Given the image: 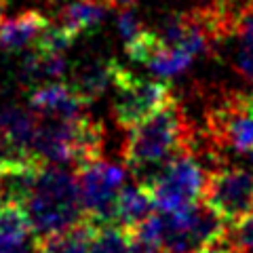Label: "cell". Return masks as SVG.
<instances>
[{
    "mask_svg": "<svg viewBox=\"0 0 253 253\" xmlns=\"http://www.w3.org/2000/svg\"><path fill=\"white\" fill-rule=\"evenodd\" d=\"M194 150L196 131L184 108L173 97L165 108L129 129L123 146V161L137 181L150 184L167 163Z\"/></svg>",
    "mask_w": 253,
    "mask_h": 253,
    "instance_id": "obj_1",
    "label": "cell"
},
{
    "mask_svg": "<svg viewBox=\"0 0 253 253\" xmlns=\"http://www.w3.org/2000/svg\"><path fill=\"white\" fill-rule=\"evenodd\" d=\"M34 236L68 230L84 219L78 179L59 165L38 169L28 196L21 201Z\"/></svg>",
    "mask_w": 253,
    "mask_h": 253,
    "instance_id": "obj_2",
    "label": "cell"
},
{
    "mask_svg": "<svg viewBox=\"0 0 253 253\" xmlns=\"http://www.w3.org/2000/svg\"><path fill=\"white\" fill-rule=\"evenodd\" d=\"M205 135L207 152L221 163H226L224 152H253V97L234 91L211 104L205 116Z\"/></svg>",
    "mask_w": 253,
    "mask_h": 253,
    "instance_id": "obj_3",
    "label": "cell"
},
{
    "mask_svg": "<svg viewBox=\"0 0 253 253\" xmlns=\"http://www.w3.org/2000/svg\"><path fill=\"white\" fill-rule=\"evenodd\" d=\"M165 234L161 253H201L224 241L228 224L203 201L184 211H163Z\"/></svg>",
    "mask_w": 253,
    "mask_h": 253,
    "instance_id": "obj_4",
    "label": "cell"
},
{
    "mask_svg": "<svg viewBox=\"0 0 253 253\" xmlns=\"http://www.w3.org/2000/svg\"><path fill=\"white\" fill-rule=\"evenodd\" d=\"M114 101L112 116L123 129L139 125L152 116L161 108H165L173 99L171 86L161 81H146L137 78L131 70L116 61L114 70Z\"/></svg>",
    "mask_w": 253,
    "mask_h": 253,
    "instance_id": "obj_5",
    "label": "cell"
},
{
    "mask_svg": "<svg viewBox=\"0 0 253 253\" xmlns=\"http://www.w3.org/2000/svg\"><path fill=\"white\" fill-rule=\"evenodd\" d=\"M207 173L196 152H186L173 158L150 181L156 207L163 211H184L203 201Z\"/></svg>",
    "mask_w": 253,
    "mask_h": 253,
    "instance_id": "obj_6",
    "label": "cell"
},
{
    "mask_svg": "<svg viewBox=\"0 0 253 253\" xmlns=\"http://www.w3.org/2000/svg\"><path fill=\"white\" fill-rule=\"evenodd\" d=\"M81 201L84 207V217L93 226L118 224L116 203L118 194L125 188V169L104 158L76 169Z\"/></svg>",
    "mask_w": 253,
    "mask_h": 253,
    "instance_id": "obj_7",
    "label": "cell"
},
{
    "mask_svg": "<svg viewBox=\"0 0 253 253\" xmlns=\"http://www.w3.org/2000/svg\"><path fill=\"white\" fill-rule=\"evenodd\" d=\"M203 203L226 224H236L253 213V171L221 163L207 171Z\"/></svg>",
    "mask_w": 253,
    "mask_h": 253,
    "instance_id": "obj_8",
    "label": "cell"
},
{
    "mask_svg": "<svg viewBox=\"0 0 253 253\" xmlns=\"http://www.w3.org/2000/svg\"><path fill=\"white\" fill-rule=\"evenodd\" d=\"M86 101L70 83L49 81L36 84L30 93V108L46 118H76L86 112Z\"/></svg>",
    "mask_w": 253,
    "mask_h": 253,
    "instance_id": "obj_9",
    "label": "cell"
},
{
    "mask_svg": "<svg viewBox=\"0 0 253 253\" xmlns=\"http://www.w3.org/2000/svg\"><path fill=\"white\" fill-rule=\"evenodd\" d=\"M51 19L41 11H21L15 17L0 19V51L15 53L32 49L42 32L51 26Z\"/></svg>",
    "mask_w": 253,
    "mask_h": 253,
    "instance_id": "obj_10",
    "label": "cell"
},
{
    "mask_svg": "<svg viewBox=\"0 0 253 253\" xmlns=\"http://www.w3.org/2000/svg\"><path fill=\"white\" fill-rule=\"evenodd\" d=\"M114 70H116L114 59L89 57L84 61L74 63V68H70V76H72L70 84L91 104V101H95L106 93L108 86L114 84Z\"/></svg>",
    "mask_w": 253,
    "mask_h": 253,
    "instance_id": "obj_11",
    "label": "cell"
},
{
    "mask_svg": "<svg viewBox=\"0 0 253 253\" xmlns=\"http://www.w3.org/2000/svg\"><path fill=\"white\" fill-rule=\"evenodd\" d=\"M156 209L158 207L150 186L135 181V184L123 188L121 194H118V203H116L118 226H123L125 230H133L135 226H139L141 221L152 215Z\"/></svg>",
    "mask_w": 253,
    "mask_h": 253,
    "instance_id": "obj_12",
    "label": "cell"
},
{
    "mask_svg": "<svg viewBox=\"0 0 253 253\" xmlns=\"http://www.w3.org/2000/svg\"><path fill=\"white\" fill-rule=\"evenodd\" d=\"M95 228L89 219H83L68 230L44 234V236H34V251L36 253H89L91 239Z\"/></svg>",
    "mask_w": 253,
    "mask_h": 253,
    "instance_id": "obj_13",
    "label": "cell"
},
{
    "mask_svg": "<svg viewBox=\"0 0 253 253\" xmlns=\"http://www.w3.org/2000/svg\"><path fill=\"white\" fill-rule=\"evenodd\" d=\"M106 2H91V0H78V2H70L61 6L55 15V26L66 30L72 38H78L81 34L95 30L101 26L106 19Z\"/></svg>",
    "mask_w": 253,
    "mask_h": 253,
    "instance_id": "obj_14",
    "label": "cell"
},
{
    "mask_svg": "<svg viewBox=\"0 0 253 253\" xmlns=\"http://www.w3.org/2000/svg\"><path fill=\"white\" fill-rule=\"evenodd\" d=\"M70 72V63L63 53H49L30 49L21 63V83L23 84H42L49 81H59Z\"/></svg>",
    "mask_w": 253,
    "mask_h": 253,
    "instance_id": "obj_15",
    "label": "cell"
},
{
    "mask_svg": "<svg viewBox=\"0 0 253 253\" xmlns=\"http://www.w3.org/2000/svg\"><path fill=\"white\" fill-rule=\"evenodd\" d=\"M106 129L93 116L83 114L76 118V137H74V167H83L93 161H99L104 154Z\"/></svg>",
    "mask_w": 253,
    "mask_h": 253,
    "instance_id": "obj_16",
    "label": "cell"
},
{
    "mask_svg": "<svg viewBox=\"0 0 253 253\" xmlns=\"http://www.w3.org/2000/svg\"><path fill=\"white\" fill-rule=\"evenodd\" d=\"M28 236H34L28 219L19 203L0 205V253H6L19 245H26Z\"/></svg>",
    "mask_w": 253,
    "mask_h": 253,
    "instance_id": "obj_17",
    "label": "cell"
},
{
    "mask_svg": "<svg viewBox=\"0 0 253 253\" xmlns=\"http://www.w3.org/2000/svg\"><path fill=\"white\" fill-rule=\"evenodd\" d=\"M234 70L253 84V2L245 9L234 28Z\"/></svg>",
    "mask_w": 253,
    "mask_h": 253,
    "instance_id": "obj_18",
    "label": "cell"
},
{
    "mask_svg": "<svg viewBox=\"0 0 253 253\" xmlns=\"http://www.w3.org/2000/svg\"><path fill=\"white\" fill-rule=\"evenodd\" d=\"M89 253H133L129 230L118 224L95 228Z\"/></svg>",
    "mask_w": 253,
    "mask_h": 253,
    "instance_id": "obj_19",
    "label": "cell"
},
{
    "mask_svg": "<svg viewBox=\"0 0 253 253\" xmlns=\"http://www.w3.org/2000/svg\"><path fill=\"white\" fill-rule=\"evenodd\" d=\"M224 241L232 253H253V213L236 224H228Z\"/></svg>",
    "mask_w": 253,
    "mask_h": 253,
    "instance_id": "obj_20",
    "label": "cell"
},
{
    "mask_svg": "<svg viewBox=\"0 0 253 253\" xmlns=\"http://www.w3.org/2000/svg\"><path fill=\"white\" fill-rule=\"evenodd\" d=\"M116 26H118V32H121L125 42L133 41V38H135L137 34H141V30H144V23H141V19H139V13L133 9V6H126V9L118 11Z\"/></svg>",
    "mask_w": 253,
    "mask_h": 253,
    "instance_id": "obj_21",
    "label": "cell"
},
{
    "mask_svg": "<svg viewBox=\"0 0 253 253\" xmlns=\"http://www.w3.org/2000/svg\"><path fill=\"white\" fill-rule=\"evenodd\" d=\"M201 253H232L230 249H228V245H226V241H219V243H215V245H211V247H207V249H203Z\"/></svg>",
    "mask_w": 253,
    "mask_h": 253,
    "instance_id": "obj_22",
    "label": "cell"
},
{
    "mask_svg": "<svg viewBox=\"0 0 253 253\" xmlns=\"http://www.w3.org/2000/svg\"><path fill=\"white\" fill-rule=\"evenodd\" d=\"M6 253H36V251H34V243H30V245H19V247H15Z\"/></svg>",
    "mask_w": 253,
    "mask_h": 253,
    "instance_id": "obj_23",
    "label": "cell"
},
{
    "mask_svg": "<svg viewBox=\"0 0 253 253\" xmlns=\"http://www.w3.org/2000/svg\"><path fill=\"white\" fill-rule=\"evenodd\" d=\"M6 169H9V161H2V158H0V179H2Z\"/></svg>",
    "mask_w": 253,
    "mask_h": 253,
    "instance_id": "obj_24",
    "label": "cell"
},
{
    "mask_svg": "<svg viewBox=\"0 0 253 253\" xmlns=\"http://www.w3.org/2000/svg\"><path fill=\"white\" fill-rule=\"evenodd\" d=\"M4 11H6V0H0V19L4 17Z\"/></svg>",
    "mask_w": 253,
    "mask_h": 253,
    "instance_id": "obj_25",
    "label": "cell"
},
{
    "mask_svg": "<svg viewBox=\"0 0 253 253\" xmlns=\"http://www.w3.org/2000/svg\"><path fill=\"white\" fill-rule=\"evenodd\" d=\"M249 165H251V169H253V152H249Z\"/></svg>",
    "mask_w": 253,
    "mask_h": 253,
    "instance_id": "obj_26",
    "label": "cell"
},
{
    "mask_svg": "<svg viewBox=\"0 0 253 253\" xmlns=\"http://www.w3.org/2000/svg\"><path fill=\"white\" fill-rule=\"evenodd\" d=\"M46 2H53V4H57V2H66V0H46Z\"/></svg>",
    "mask_w": 253,
    "mask_h": 253,
    "instance_id": "obj_27",
    "label": "cell"
}]
</instances>
